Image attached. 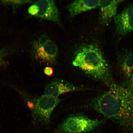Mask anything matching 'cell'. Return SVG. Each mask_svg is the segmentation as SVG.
<instances>
[{"mask_svg": "<svg viewBox=\"0 0 133 133\" xmlns=\"http://www.w3.org/2000/svg\"><path fill=\"white\" fill-rule=\"evenodd\" d=\"M121 1H99V6L101 10V22L108 25L115 17Z\"/></svg>", "mask_w": 133, "mask_h": 133, "instance_id": "obj_9", "label": "cell"}, {"mask_svg": "<svg viewBox=\"0 0 133 133\" xmlns=\"http://www.w3.org/2000/svg\"><path fill=\"white\" fill-rule=\"evenodd\" d=\"M31 52L35 59L47 64H55L58 56L57 46L54 41L50 39L46 44L42 45L33 42Z\"/></svg>", "mask_w": 133, "mask_h": 133, "instance_id": "obj_5", "label": "cell"}, {"mask_svg": "<svg viewBox=\"0 0 133 133\" xmlns=\"http://www.w3.org/2000/svg\"><path fill=\"white\" fill-rule=\"evenodd\" d=\"M44 71V74L49 76L52 75L54 72L52 68L49 66H48L45 68Z\"/></svg>", "mask_w": 133, "mask_h": 133, "instance_id": "obj_16", "label": "cell"}, {"mask_svg": "<svg viewBox=\"0 0 133 133\" xmlns=\"http://www.w3.org/2000/svg\"><path fill=\"white\" fill-rule=\"evenodd\" d=\"M128 80V82L126 83L130 89L133 92V71Z\"/></svg>", "mask_w": 133, "mask_h": 133, "instance_id": "obj_15", "label": "cell"}, {"mask_svg": "<svg viewBox=\"0 0 133 133\" xmlns=\"http://www.w3.org/2000/svg\"><path fill=\"white\" fill-rule=\"evenodd\" d=\"M88 89L75 86L65 81L61 80L53 81L46 86L44 94L55 98L61 95L71 91H84Z\"/></svg>", "mask_w": 133, "mask_h": 133, "instance_id": "obj_7", "label": "cell"}, {"mask_svg": "<svg viewBox=\"0 0 133 133\" xmlns=\"http://www.w3.org/2000/svg\"><path fill=\"white\" fill-rule=\"evenodd\" d=\"M39 11V8L37 5L36 4L31 6L29 9L28 12L31 15L36 16Z\"/></svg>", "mask_w": 133, "mask_h": 133, "instance_id": "obj_13", "label": "cell"}, {"mask_svg": "<svg viewBox=\"0 0 133 133\" xmlns=\"http://www.w3.org/2000/svg\"><path fill=\"white\" fill-rule=\"evenodd\" d=\"M61 101L58 98L44 95L29 102L33 117L37 122L49 124L55 108Z\"/></svg>", "mask_w": 133, "mask_h": 133, "instance_id": "obj_4", "label": "cell"}, {"mask_svg": "<svg viewBox=\"0 0 133 133\" xmlns=\"http://www.w3.org/2000/svg\"><path fill=\"white\" fill-rule=\"evenodd\" d=\"M104 120L92 119L81 114L69 116L59 125L56 133H90L104 123Z\"/></svg>", "mask_w": 133, "mask_h": 133, "instance_id": "obj_3", "label": "cell"}, {"mask_svg": "<svg viewBox=\"0 0 133 133\" xmlns=\"http://www.w3.org/2000/svg\"><path fill=\"white\" fill-rule=\"evenodd\" d=\"M99 1H75L71 2L68 6V9L71 17L81 13L90 10L99 6Z\"/></svg>", "mask_w": 133, "mask_h": 133, "instance_id": "obj_10", "label": "cell"}, {"mask_svg": "<svg viewBox=\"0 0 133 133\" xmlns=\"http://www.w3.org/2000/svg\"><path fill=\"white\" fill-rule=\"evenodd\" d=\"M8 54V51L6 49L0 50V66L5 64L4 59Z\"/></svg>", "mask_w": 133, "mask_h": 133, "instance_id": "obj_14", "label": "cell"}, {"mask_svg": "<svg viewBox=\"0 0 133 133\" xmlns=\"http://www.w3.org/2000/svg\"><path fill=\"white\" fill-rule=\"evenodd\" d=\"M72 64L109 87L114 83L110 66L100 49L95 44L81 45L76 52Z\"/></svg>", "mask_w": 133, "mask_h": 133, "instance_id": "obj_2", "label": "cell"}, {"mask_svg": "<svg viewBox=\"0 0 133 133\" xmlns=\"http://www.w3.org/2000/svg\"><path fill=\"white\" fill-rule=\"evenodd\" d=\"M2 2L7 4L12 5L14 7L19 6L20 5L32 2V1H2Z\"/></svg>", "mask_w": 133, "mask_h": 133, "instance_id": "obj_12", "label": "cell"}, {"mask_svg": "<svg viewBox=\"0 0 133 133\" xmlns=\"http://www.w3.org/2000/svg\"><path fill=\"white\" fill-rule=\"evenodd\" d=\"M35 4L39 8V12L36 16L38 17L56 23L59 22V11L54 1L42 0L36 2Z\"/></svg>", "mask_w": 133, "mask_h": 133, "instance_id": "obj_8", "label": "cell"}, {"mask_svg": "<svg viewBox=\"0 0 133 133\" xmlns=\"http://www.w3.org/2000/svg\"><path fill=\"white\" fill-rule=\"evenodd\" d=\"M116 32L123 36L133 31V5L125 8L114 17Z\"/></svg>", "mask_w": 133, "mask_h": 133, "instance_id": "obj_6", "label": "cell"}, {"mask_svg": "<svg viewBox=\"0 0 133 133\" xmlns=\"http://www.w3.org/2000/svg\"><path fill=\"white\" fill-rule=\"evenodd\" d=\"M109 90L94 98L89 106L123 129L133 130V92L127 83L113 84Z\"/></svg>", "mask_w": 133, "mask_h": 133, "instance_id": "obj_1", "label": "cell"}, {"mask_svg": "<svg viewBox=\"0 0 133 133\" xmlns=\"http://www.w3.org/2000/svg\"><path fill=\"white\" fill-rule=\"evenodd\" d=\"M121 70L126 79H129L133 71V52L125 55L121 63Z\"/></svg>", "mask_w": 133, "mask_h": 133, "instance_id": "obj_11", "label": "cell"}]
</instances>
